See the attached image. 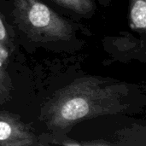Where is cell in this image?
<instances>
[{"mask_svg": "<svg viewBox=\"0 0 146 146\" xmlns=\"http://www.w3.org/2000/svg\"><path fill=\"white\" fill-rule=\"evenodd\" d=\"M129 24L133 30L145 33L146 28V0H130Z\"/></svg>", "mask_w": 146, "mask_h": 146, "instance_id": "4", "label": "cell"}, {"mask_svg": "<svg viewBox=\"0 0 146 146\" xmlns=\"http://www.w3.org/2000/svg\"><path fill=\"white\" fill-rule=\"evenodd\" d=\"M13 5L17 25L31 39L51 42L73 37L70 23L40 0H13Z\"/></svg>", "mask_w": 146, "mask_h": 146, "instance_id": "2", "label": "cell"}, {"mask_svg": "<svg viewBox=\"0 0 146 146\" xmlns=\"http://www.w3.org/2000/svg\"><path fill=\"white\" fill-rule=\"evenodd\" d=\"M128 98L127 84L86 76L58 90L44 105L40 118L49 129L66 130L84 120L125 112Z\"/></svg>", "mask_w": 146, "mask_h": 146, "instance_id": "1", "label": "cell"}, {"mask_svg": "<svg viewBox=\"0 0 146 146\" xmlns=\"http://www.w3.org/2000/svg\"><path fill=\"white\" fill-rule=\"evenodd\" d=\"M57 5L75 12L76 14L87 15L94 11L93 0H51Z\"/></svg>", "mask_w": 146, "mask_h": 146, "instance_id": "5", "label": "cell"}, {"mask_svg": "<svg viewBox=\"0 0 146 146\" xmlns=\"http://www.w3.org/2000/svg\"><path fill=\"white\" fill-rule=\"evenodd\" d=\"M12 92V83L3 67L0 66V104L8 101Z\"/></svg>", "mask_w": 146, "mask_h": 146, "instance_id": "7", "label": "cell"}, {"mask_svg": "<svg viewBox=\"0 0 146 146\" xmlns=\"http://www.w3.org/2000/svg\"><path fill=\"white\" fill-rule=\"evenodd\" d=\"M36 140L32 128L18 115L0 110V146H30Z\"/></svg>", "mask_w": 146, "mask_h": 146, "instance_id": "3", "label": "cell"}, {"mask_svg": "<svg viewBox=\"0 0 146 146\" xmlns=\"http://www.w3.org/2000/svg\"><path fill=\"white\" fill-rule=\"evenodd\" d=\"M12 38L10 37L5 22L0 15V66L3 67V65L8 61L12 50Z\"/></svg>", "mask_w": 146, "mask_h": 146, "instance_id": "6", "label": "cell"}, {"mask_svg": "<svg viewBox=\"0 0 146 146\" xmlns=\"http://www.w3.org/2000/svg\"><path fill=\"white\" fill-rule=\"evenodd\" d=\"M102 2H104H104H105V0H102Z\"/></svg>", "mask_w": 146, "mask_h": 146, "instance_id": "8", "label": "cell"}]
</instances>
